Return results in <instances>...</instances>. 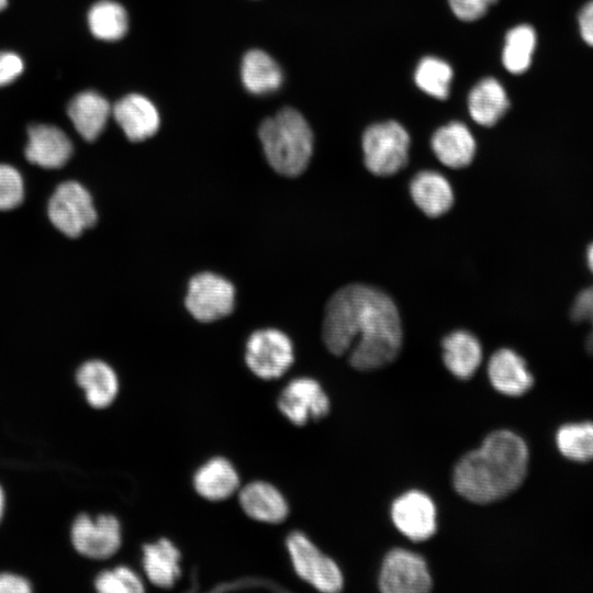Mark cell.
<instances>
[{
  "mask_svg": "<svg viewBox=\"0 0 593 593\" xmlns=\"http://www.w3.org/2000/svg\"><path fill=\"white\" fill-rule=\"evenodd\" d=\"M88 24L94 37L102 41H118L127 31V14L120 3L101 0L90 8Z\"/></svg>",
  "mask_w": 593,
  "mask_h": 593,
  "instance_id": "obj_26",
  "label": "cell"
},
{
  "mask_svg": "<svg viewBox=\"0 0 593 593\" xmlns=\"http://www.w3.org/2000/svg\"><path fill=\"white\" fill-rule=\"evenodd\" d=\"M454 14L466 22L483 16L497 0H448Z\"/></svg>",
  "mask_w": 593,
  "mask_h": 593,
  "instance_id": "obj_33",
  "label": "cell"
},
{
  "mask_svg": "<svg viewBox=\"0 0 593 593\" xmlns=\"http://www.w3.org/2000/svg\"><path fill=\"white\" fill-rule=\"evenodd\" d=\"M47 214L52 224L68 237H77L94 225L97 211L89 191L77 181L60 183L52 194Z\"/></svg>",
  "mask_w": 593,
  "mask_h": 593,
  "instance_id": "obj_6",
  "label": "cell"
},
{
  "mask_svg": "<svg viewBox=\"0 0 593 593\" xmlns=\"http://www.w3.org/2000/svg\"><path fill=\"white\" fill-rule=\"evenodd\" d=\"M32 591L30 582L12 573L0 574V593H29Z\"/></svg>",
  "mask_w": 593,
  "mask_h": 593,
  "instance_id": "obj_35",
  "label": "cell"
},
{
  "mask_svg": "<svg viewBox=\"0 0 593 593\" xmlns=\"http://www.w3.org/2000/svg\"><path fill=\"white\" fill-rule=\"evenodd\" d=\"M101 593H139L145 591L139 575L126 566L101 572L94 582Z\"/></svg>",
  "mask_w": 593,
  "mask_h": 593,
  "instance_id": "obj_30",
  "label": "cell"
},
{
  "mask_svg": "<svg viewBox=\"0 0 593 593\" xmlns=\"http://www.w3.org/2000/svg\"><path fill=\"white\" fill-rule=\"evenodd\" d=\"M67 113L80 136L92 142L103 132L111 113L109 101L97 91L78 93L67 108Z\"/></svg>",
  "mask_w": 593,
  "mask_h": 593,
  "instance_id": "obj_20",
  "label": "cell"
},
{
  "mask_svg": "<svg viewBox=\"0 0 593 593\" xmlns=\"http://www.w3.org/2000/svg\"><path fill=\"white\" fill-rule=\"evenodd\" d=\"M414 78L421 90L444 100L449 96L452 69L446 61L427 56L417 65Z\"/></svg>",
  "mask_w": 593,
  "mask_h": 593,
  "instance_id": "obj_29",
  "label": "cell"
},
{
  "mask_svg": "<svg viewBox=\"0 0 593 593\" xmlns=\"http://www.w3.org/2000/svg\"><path fill=\"white\" fill-rule=\"evenodd\" d=\"M510 101L502 85L494 78L479 81L470 91L468 108L471 118L482 126L494 125L507 111Z\"/></svg>",
  "mask_w": 593,
  "mask_h": 593,
  "instance_id": "obj_24",
  "label": "cell"
},
{
  "mask_svg": "<svg viewBox=\"0 0 593 593\" xmlns=\"http://www.w3.org/2000/svg\"><path fill=\"white\" fill-rule=\"evenodd\" d=\"M258 136L269 165L278 174L296 177L306 169L313 152V133L296 110L284 108L266 119Z\"/></svg>",
  "mask_w": 593,
  "mask_h": 593,
  "instance_id": "obj_3",
  "label": "cell"
},
{
  "mask_svg": "<svg viewBox=\"0 0 593 593\" xmlns=\"http://www.w3.org/2000/svg\"><path fill=\"white\" fill-rule=\"evenodd\" d=\"M414 203L429 217H438L454 204V192L449 181L439 172L424 170L414 176L410 183Z\"/></svg>",
  "mask_w": 593,
  "mask_h": 593,
  "instance_id": "obj_21",
  "label": "cell"
},
{
  "mask_svg": "<svg viewBox=\"0 0 593 593\" xmlns=\"http://www.w3.org/2000/svg\"><path fill=\"white\" fill-rule=\"evenodd\" d=\"M579 26L584 42L593 46V1L582 8L579 14Z\"/></svg>",
  "mask_w": 593,
  "mask_h": 593,
  "instance_id": "obj_36",
  "label": "cell"
},
{
  "mask_svg": "<svg viewBox=\"0 0 593 593\" xmlns=\"http://www.w3.org/2000/svg\"><path fill=\"white\" fill-rule=\"evenodd\" d=\"M323 340L336 356H348L357 370H374L392 362L402 348L403 332L392 299L377 288L354 283L328 300Z\"/></svg>",
  "mask_w": 593,
  "mask_h": 593,
  "instance_id": "obj_1",
  "label": "cell"
},
{
  "mask_svg": "<svg viewBox=\"0 0 593 593\" xmlns=\"http://www.w3.org/2000/svg\"><path fill=\"white\" fill-rule=\"evenodd\" d=\"M430 145L438 160L454 169L470 165L475 154V141L469 128L460 122L439 127L433 134Z\"/></svg>",
  "mask_w": 593,
  "mask_h": 593,
  "instance_id": "obj_19",
  "label": "cell"
},
{
  "mask_svg": "<svg viewBox=\"0 0 593 593\" xmlns=\"http://www.w3.org/2000/svg\"><path fill=\"white\" fill-rule=\"evenodd\" d=\"M113 116L126 137L141 142L153 136L159 128V114L146 97L131 93L120 99L113 107Z\"/></svg>",
  "mask_w": 593,
  "mask_h": 593,
  "instance_id": "obj_15",
  "label": "cell"
},
{
  "mask_svg": "<svg viewBox=\"0 0 593 593\" xmlns=\"http://www.w3.org/2000/svg\"><path fill=\"white\" fill-rule=\"evenodd\" d=\"M77 383L85 390L87 402L94 409H105L119 392V379L113 368L98 359L82 363L76 373Z\"/></svg>",
  "mask_w": 593,
  "mask_h": 593,
  "instance_id": "obj_23",
  "label": "cell"
},
{
  "mask_svg": "<svg viewBox=\"0 0 593 593\" xmlns=\"http://www.w3.org/2000/svg\"><path fill=\"white\" fill-rule=\"evenodd\" d=\"M528 458L527 445L519 435L508 429L494 430L457 462L454 488L472 503L501 500L523 483Z\"/></svg>",
  "mask_w": 593,
  "mask_h": 593,
  "instance_id": "obj_2",
  "label": "cell"
},
{
  "mask_svg": "<svg viewBox=\"0 0 593 593\" xmlns=\"http://www.w3.org/2000/svg\"><path fill=\"white\" fill-rule=\"evenodd\" d=\"M181 552L168 538L142 547V566L147 580L159 589H171L181 577Z\"/></svg>",
  "mask_w": 593,
  "mask_h": 593,
  "instance_id": "obj_18",
  "label": "cell"
},
{
  "mask_svg": "<svg viewBox=\"0 0 593 593\" xmlns=\"http://www.w3.org/2000/svg\"><path fill=\"white\" fill-rule=\"evenodd\" d=\"M536 46L533 27L523 24L510 30L505 36L502 60L512 74H522L528 69Z\"/></svg>",
  "mask_w": 593,
  "mask_h": 593,
  "instance_id": "obj_28",
  "label": "cell"
},
{
  "mask_svg": "<svg viewBox=\"0 0 593 593\" xmlns=\"http://www.w3.org/2000/svg\"><path fill=\"white\" fill-rule=\"evenodd\" d=\"M571 312L573 320L590 323L592 331L588 337L586 347L593 354V286L578 294Z\"/></svg>",
  "mask_w": 593,
  "mask_h": 593,
  "instance_id": "obj_32",
  "label": "cell"
},
{
  "mask_svg": "<svg viewBox=\"0 0 593 593\" xmlns=\"http://www.w3.org/2000/svg\"><path fill=\"white\" fill-rule=\"evenodd\" d=\"M235 304L234 286L225 278L201 272L191 278L188 284L186 306L200 322H213L228 315Z\"/></svg>",
  "mask_w": 593,
  "mask_h": 593,
  "instance_id": "obj_9",
  "label": "cell"
},
{
  "mask_svg": "<svg viewBox=\"0 0 593 593\" xmlns=\"http://www.w3.org/2000/svg\"><path fill=\"white\" fill-rule=\"evenodd\" d=\"M296 575L324 593L339 592L344 577L337 563L300 530L290 532L284 540Z\"/></svg>",
  "mask_w": 593,
  "mask_h": 593,
  "instance_id": "obj_5",
  "label": "cell"
},
{
  "mask_svg": "<svg viewBox=\"0 0 593 593\" xmlns=\"http://www.w3.org/2000/svg\"><path fill=\"white\" fill-rule=\"evenodd\" d=\"M71 154V141L57 126L35 124L29 128L25 157L31 164L45 169H57L69 160Z\"/></svg>",
  "mask_w": 593,
  "mask_h": 593,
  "instance_id": "obj_14",
  "label": "cell"
},
{
  "mask_svg": "<svg viewBox=\"0 0 593 593\" xmlns=\"http://www.w3.org/2000/svg\"><path fill=\"white\" fill-rule=\"evenodd\" d=\"M293 361L292 342L279 329H258L246 343L245 362L248 369L262 380L282 377Z\"/></svg>",
  "mask_w": 593,
  "mask_h": 593,
  "instance_id": "obj_7",
  "label": "cell"
},
{
  "mask_svg": "<svg viewBox=\"0 0 593 593\" xmlns=\"http://www.w3.org/2000/svg\"><path fill=\"white\" fill-rule=\"evenodd\" d=\"M71 541L75 549L91 559H108L118 552L122 545L120 521L111 514L79 515L71 527Z\"/></svg>",
  "mask_w": 593,
  "mask_h": 593,
  "instance_id": "obj_11",
  "label": "cell"
},
{
  "mask_svg": "<svg viewBox=\"0 0 593 593\" xmlns=\"http://www.w3.org/2000/svg\"><path fill=\"white\" fill-rule=\"evenodd\" d=\"M3 510H4V493H3V490L0 485V521L2 518V515H3Z\"/></svg>",
  "mask_w": 593,
  "mask_h": 593,
  "instance_id": "obj_38",
  "label": "cell"
},
{
  "mask_svg": "<svg viewBox=\"0 0 593 593\" xmlns=\"http://www.w3.org/2000/svg\"><path fill=\"white\" fill-rule=\"evenodd\" d=\"M24 199V181L11 165L0 164V211L16 208Z\"/></svg>",
  "mask_w": 593,
  "mask_h": 593,
  "instance_id": "obj_31",
  "label": "cell"
},
{
  "mask_svg": "<svg viewBox=\"0 0 593 593\" xmlns=\"http://www.w3.org/2000/svg\"><path fill=\"white\" fill-rule=\"evenodd\" d=\"M21 57L12 52H0V87L14 81L23 71Z\"/></svg>",
  "mask_w": 593,
  "mask_h": 593,
  "instance_id": "obj_34",
  "label": "cell"
},
{
  "mask_svg": "<svg viewBox=\"0 0 593 593\" xmlns=\"http://www.w3.org/2000/svg\"><path fill=\"white\" fill-rule=\"evenodd\" d=\"M443 360L446 368L458 379L471 378L482 361L479 339L467 331H455L443 342Z\"/></svg>",
  "mask_w": 593,
  "mask_h": 593,
  "instance_id": "obj_22",
  "label": "cell"
},
{
  "mask_svg": "<svg viewBox=\"0 0 593 593\" xmlns=\"http://www.w3.org/2000/svg\"><path fill=\"white\" fill-rule=\"evenodd\" d=\"M363 161L367 169L380 177L392 176L409 160L410 135L395 121L376 123L362 134Z\"/></svg>",
  "mask_w": 593,
  "mask_h": 593,
  "instance_id": "obj_4",
  "label": "cell"
},
{
  "mask_svg": "<svg viewBox=\"0 0 593 593\" xmlns=\"http://www.w3.org/2000/svg\"><path fill=\"white\" fill-rule=\"evenodd\" d=\"M586 260H588L589 268L593 273V244H591L588 248Z\"/></svg>",
  "mask_w": 593,
  "mask_h": 593,
  "instance_id": "obj_37",
  "label": "cell"
},
{
  "mask_svg": "<svg viewBox=\"0 0 593 593\" xmlns=\"http://www.w3.org/2000/svg\"><path fill=\"white\" fill-rule=\"evenodd\" d=\"M8 5V0H0V12Z\"/></svg>",
  "mask_w": 593,
  "mask_h": 593,
  "instance_id": "obj_39",
  "label": "cell"
},
{
  "mask_svg": "<svg viewBox=\"0 0 593 593\" xmlns=\"http://www.w3.org/2000/svg\"><path fill=\"white\" fill-rule=\"evenodd\" d=\"M391 518L396 529L413 541L427 540L437 530L435 503L418 490L407 491L394 500Z\"/></svg>",
  "mask_w": 593,
  "mask_h": 593,
  "instance_id": "obj_12",
  "label": "cell"
},
{
  "mask_svg": "<svg viewBox=\"0 0 593 593\" xmlns=\"http://www.w3.org/2000/svg\"><path fill=\"white\" fill-rule=\"evenodd\" d=\"M240 76L244 87L255 94L272 92L282 82L279 65L260 49H251L245 54Z\"/></svg>",
  "mask_w": 593,
  "mask_h": 593,
  "instance_id": "obj_25",
  "label": "cell"
},
{
  "mask_svg": "<svg viewBox=\"0 0 593 593\" xmlns=\"http://www.w3.org/2000/svg\"><path fill=\"white\" fill-rule=\"evenodd\" d=\"M488 377L492 387L507 396H519L534 384L526 361L508 348H501L490 357Z\"/></svg>",
  "mask_w": 593,
  "mask_h": 593,
  "instance_id": "obj_16",
  "label": "cell"
},
{
  "mask_svg": "<svg viewBox=\"0 0 593 593\" xmlns=\"http://www.w3.org/2000/svg\"><path fill=\"white\" fill-rule=\"evenodd\" d=\"M238 503L254 521L281 524L289 516V503L281 491L270 482L254 480L239 488Z\"/></svg>",
  "mask_w": 593,
  "mask_h": 593,
  "instance_id": "obj_13",
  "label": "cell"
},
{
  "mask_svg": "<svg viewBox=\"0 0 593 593\" xmlns=\"http://www.w3.org/2000/svg\"><path fill=\"white\" fill-rule=\"evenodd\" d=\"M195 492L210 502L227 500L240 488L239 474L225 457L215 456L200 466L193 474Z\"/></svg>",
  "mask_w": 593,
  "mask_h": 593,
  "instance_id": "obj_17",
  "label": "cell"
},
{
  "mask_svg": "<svg viewBox=\"0 0 593 593\" xmlns=\"http://www.w3.org/2000/svg\"><path fill=\"white\" fill-rule=\"evenodd\" d=\"M556 444L562 456L577 462L593 460V423L562 425L556 433Z\"/></svg>",
  "mask_w": 593,
  "mask_h": 593,
  "instance_id": "obj_27",
  "label": "cell"
},
{
  "mask_svg": "<svg viewBox=\"0 0 593 593\" xmlns=\"http://www.w3.org/2000/svg\"><path fill=\"white\" fill-rule=\"evenodd\" d=\"M433 581L425 559L411 550L394 548L381 564L379 588L384 593H425Z\"/></svg>",
  "mask_w": 593,
  "mask_h": 593,
  "instance_id": "obj_8",
  "label": "cell"
},
{
  "mask_svg": "<svg viewBox=\"0 0 593 593\" xmlns=\"http://www.w3.org/2000/svg\"><path fill=\"white\" fill-rule=\"evenodd\" d=\"M277 409L293 425L304 426L324 418L331 410V402L316 380L300 377L292 379L281 390Z\"/></svg>",
  "mask_w": 593,
  "mask_h": 593,
  "instance_id": "obj_10",
  "label": "cell"
}]
</instances>
